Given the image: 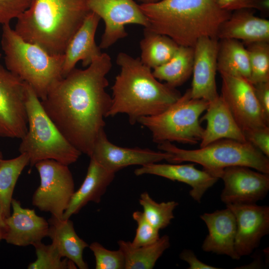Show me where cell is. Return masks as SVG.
<instances>
[{"label": "cell", "instance_id": "3", "mask_svg": "<svg viewBox=\"0 0 269 269\" xmlns=\"http://www.w3.org/2000/svg\"><path fill=\"white\" fill-rule=\"evenodd\" d=\"M116 62L121 71L112 88V103L108 116L126 114L134 125L141 118L164 112L182 95L175 88L160 82L139 58L120 52Z\"/></svg>", "mask_w": 269, "mask_h": 269}, {"label": "cell", "instance_id": "12", "mask_svg": "<svg viewBox=\"0 0 269 269\" xmlns=\"http://www.w3.org/2000/svg\"><path fill=\"white\" fill-rule=\"evenodd\" d=\"M220 75V96L242 131L269 126L263 116L253 85L244 78L225 74Z\"/></svg>", "mask_w": 269, "mask_h": 269}, {"label": "cell", "instance_id": "18", "mask_svg": "<svg viewBox=\"0 0 269 269\" xmlns=\"http://www.w3.org/2000/svg\"><path fill=\"white\" fill-rule=\"evenodd\" d=\"M194 166L195 163L192 162L185 164L152 163L141 166L135 169L134 173L137 176L155 175L186 183L192 188L189 192L190 196L200 203L205 192L219 178L204 169L199 170Z\"/></svg>", "mask_w": 269, "mask_h": 269}, {"label": "cell", "instance_id": "24", "mask_svg": "<svg viewBox=\"0 0 269 269\" xmlns=\"http://www.w3.org/2000/svg\"><path fill=\"white\" fill-rule=\"evenodd\" d=\"M48 221V237L60 256L72 261L79 269H88L83 254L89 245L77 234L73 222L70 218L58 219L52 216Z\"/></svg>", "mask_w": 269, "mask_h": 269}, {"label": "cell", "instance_id": "7", "mask_svg": "<svg viewBox=\"0 0 269 269\" xmlns=\"http://www.w3.org/2000/svg\"><path fill=\"white\" fill-rule=\"evenodd\" d=\"M158 148L170 154L171 163L190 162L198 163L203 169L218 177L226 167L241 165L269 174V157L248 141L221 139L199 149H185L166 141Z\"/></svg>", "mask_w": 269, "mask_h": 269}, {"label": "cell", "instance_id": "35", "mask_svg": "<svg viewBox=\"0 0 269 269\" xmlns=\"http://www.w3.org/2000/svg\"><path fill=\"white\" fill-rule=\"evenodd\" d=\"M32 0H0V24L9 23L30 5Z\"/></svg>", "mask_w": 269, "mask_h": 269}, {"label": "cell", "instance_id": "22", "mask_svg": "<svg viewBox=\"0 0 269 269\" xmlns=\"http://www.w3.org/2000/svg\"><path fill=\"white\" fill-rule=\"evenodd\" d=\"M206 113L200 122L206 121L200 147L221 139L247 141L222 97L209 102Z\"/></svg>", "mask_w": 269, "mask_h": 269}, {"label": "cell", "instance_id": "41", "mask_svg": "<svg viewBox=\"0 0 269 269\" xmlns=\"http://www.w3.org/2000/svg\"><path fill=\"white\" fill-rule=\"evenodd\" d=\"M140 2L141 4H148L158 2L161 0H137Z\"/></svg>", "mask_w": 269, "mask_h": 269}, {"label": "cell", "instance_id": "16", "mask_svg": "<svg viewBox=\"0 0 269 269\" xmlns=\"http://www.w3.org/2000/svg\"><path fill=\"white\" fill-rule=\"evenodd\" d=\"M219 39L209 37L199 38L194 48L192 98L211 102L219 95L216 75Z\"/></svg>", "mask_w": 269, "mask_h": 269}, {"label": "cell", "instance_id": "31", "mask_svg": "<svg viewBox=\"0 0 269 269\" xmlns=\"http://www.w3.org/2000/svg\"><path fill=\"white\" fill-rule=\"evenodd\" d=\"M250 82L252 84L269 81V42L259 41L247 45Z\"/></svg>", "mask_w": 269, "mask_h": 269}, {"label": "cell", "instance_id": "42", "mask_svg": "<svg viewBox=\"0 0 269 269\" xmlns=\"http://www.w3.org/2000/svg\"><path fill=\"white\" fill-rule=\"evenodd\" d=\"M3 159V155H2V153L1 151V150H0V162H1V161Z\"/></svg>", "mask_w": 269, "mask_h": 269}, {"label": "cell", "instance_id": "8", "mask_svg": "<svg viewBox=\"0 0 269 269\" xmlns=\"http://www.w3.org/2000/svg\"><path fill=\"white\" fill-rule=\"evenodd\" d=\"M208 105L204 99L192 98L188 89L164 112L141 118L137 122L150 131L153 141L158 144L176 141L195 144L201 140L204 130L199 117Z\"/></svg>", "mask_w": 269, "mask_h": 269}, {"label": "cell", "instance_id": "6", "mask_svg": "<svg viewBox=\"0 0 269 269\" xmlns=\"http://www.w3.org/2000/svg\"><path fill=\"white\" fill-rule=\"evenodd\" d=\"M25 84L28 127L21 139L19 153L28 155L31 167L46 159L68 166L75 163L82 153L61 134L44 111L32 88Z\"/></svg>", "mask_w": 269, "mask_h": 269}, {"label": "cell", "instance_id": "9", "mask_svg": "<svg viewBox=\"0 0 269 269\" xmlns=\"http://www.w3.org/2000/svg\"><path fill=\"white\" fill-rule=\"evenodd\" d=\"M40 185L34 192L32 205L42 212L62 219L75 192V183L68 165L53 159L35 164Z\"/></svg>", "mask_w": 269, "mask_h": 269}, {"label": "cell", "instance_id": "39", "mask_svg": "<svg viewBox=\"0 0 269 269\" xmlns=\"http://www.w3.org/2000/svg\"><path fill=\"white\" fill-rule=\"evenodd\" d=\"M179 258L189 264L188 269H219L218 268L208 265L200 261L191 250H183L179 255Z\"/></svg>", "mask_w": 269, "mask_h": 269}, {"label": "cell", "instance_id": "29", "mask_svg": "<svg viewBox=\"0 0 269 269\" xmlns=\"http://www.w3.org/2000/svg\"><path fill=\"white\" fill-rule=\"evenodd\" d=\"M29 164L26 153L0 162V211L5 218L10 214L11 202L16 183L24 168Z\"/></svg>", "mask_w": 269, "mask_h": 269}, {"label": "cell", "instance_id": "37", "mask_svg": "<svg viewBox=\"0 0 269 269\" xmlns=\"http://www.w3.org/2000/svg\"><path fill=\"white\" fill-rule=\"evenodd\" d=\"M243 133L247 141L269 157V126L250 129Z\"/></svg>", "mask_w": 269, "mask_h": 269}, {"label": "cell", "instance_id": "27", "mask_svg": "<svg viewBox=\"0 0 269 269\" xmlns=\"http://www.w3.org/2000/svg\"><path fill=\"white\" fill-rule=\"evenodd\" d=\"M193 60V47L179 46L174 56L165 64L154 68L152 74L157 80L164 81L176 88L192 74Z\"/></svg>", "mask_w": 269, "mask_h": 269}, {"label": "cell", "instance_id": "33", "mask_svg": "<svg viewBox=\"0 0 269 269\" xmlns=\"http://www.w3.org/2000/svg\"><path fill=\"white\" fill-rule=\"evenodd\" d=\"M89 247L95 257L96 269H125V259L120 249L109 250L97 242Z\"/></svg>", "mask_w": 269, "mask_h": 269}, {"label": "cell", "instance_id": "28", "mask_svg": "<svg viewBox=\"0 0 269 269\" xmlns=\"http://www.w3.org/2000/svg\"><path fill=\"white\" fill-rule=\"evenodd\" d=\"M119 249L125 259V269H152L164 251L170 247L169 237L165 235L154 243L134 247L131 242L120 240Z\"/></svg>", "mask_w": 269, "mask_h": 269}, {"label": "cell", "instance_id": "11", "mask_svg": "<svg viewBox=\"0 0 269 269\" xmlns=\"http://www.w3.org/2000/svg\"><path fill=\"white\" fill-rule=\"evenodd\" d=\"M91 11L103 19L104 32L99 47L106 49L119 40L126 37L128 33L125 26L129 24L148 27L146 17L139 5L134 0H87Z\"/></svg>", "mask_w": 269, "mask_h": 269}, {"label": "cell", "instance_id": "30", "mask_svg": "<svg viewBox=\"0 0 269 269\" xmlns=\"http://www.w3.org/2000/svg\"><path fill=\"white\" fill-rule=\"evenodd\" d=\"M139 204L143 208V213L147 221L158 230L167 227L174 218L173 211L178 205L174 201L157 203L147 192L140 194Z\"/></svg>", "mask_w": 269, "mask_h": 269}, {"label": "cell", "instance_id": "34", "mask_svg": "<svg viewBox=\"0 0 269 269\" xmlns=\"http://www.w3.org/2000/svg\"><path fill=\"white\" fill-rule=\"evenodd\" d=\"M133 218L137 223L136 233L131 244L134 247L147 246L156 242L160 238L159 231L146 219L141 211L133 212Z\"/></svg>", "mask_w": 269, "mask_h": 269}, {"label": "cell", "instance_id": "26", "mask_svg": "<svg viewBox=\"0 0 269 269\" xmlns=\"http://www.w3.org/2000/svg\"><path fill=\"white\" fill-rule=\"evenodd\" d=\"M140 41V60L147 67L155 68L168 62L175 54L179 46L168 36L144 29Z\"/></svg>", "mask_w": 269, "mask_h": 269}, {"label": "cell", "instance_id": "5", "mask_svg": "<svg viewBox=\"0 0 269 269\" xmlns=\"http://www.w3.org/2000/svg\"><path fill=\"white\" fill-rule=\"evenodd\" d=\"M5 68L28 84L40 100L63 78V54L52 55L25 41L9 25H2L1 39Z\"/></svg>", "mask_w": 269, "mask_h": 269}, {"label": "cell", "instance_id": "15", "mask_svg": "<svg viewBox=\"0 0 269 269\" xmlns=\"http://www.w3.org/2000/svg\"><path fill=\"white\" fill-rule=\"evenodd\" d=\"M226 205L236 220V251L240 257L249 256L269 233V207L256 203Z\"/></svg>", "mask_w": 269, "mask_h": 269}, {"label": "cell", "instance_id": "4", "mask_svg": "<svg viewBox=\"0 0 269 269\" xmlns=\"http://www.w3.org/2000/svg\"><path fill=\"white\" fill-rule=\"evenodd\" d=\"M90 12L87 0H32L16 18L14 29L50 54L62 55Z\"/></svg>", "mask_w": 269, "mask_h": 269}, {"label": "cell", "instance_id": "20", "mask_svg": "<svg viewBox=\"0 0 269 269\" xmlns=\"http://www.w3.org/2000/svg\"><path fill=\"white\" fill-rule=\"evenodd\" d=\"M207 226L208 234L202 245L206 252L226 255L233 260H240L235 248L236 220L228 207L200 216Z\"/></svg>", "mask_w": 269, "mask_h": 269}, {"label": "cell", "instance_id": "36", "mask_svg": "<svg viewBox=\"0 0 269 269\" xmlns=\"http://www.w3.org/2000/svg\"><path fill=\"white\" fill-rule=\"evenodd\" d=\"M218 1L221 8L230 11L249 9L267 13L269 10V0H218Z\"/></svg>", "mask_w": 269, "mask_h": 269}, {"label": "cell", "instance_id": "14", "mask_svg": "<svg viewBox=\"0 0 269 269\" xmlns=\"http://www.w3.org/2000/svg\"><path fill=\"white\" fill-rule=\"evenodd\" d=\"M170 154L163 151L148 148L123 147L112 143L104 130L100 132L90 156L109 171L116 173L133 165L142 166L167 160Z\"/></svg>", "mask_w": 269, "mask_h": 269}, {"label": "cell", "instance_id": "2", "mask_svg": "<svg viewBox=\"0 0 269 269\" xmlns=\"http://www.w3.org/2000/svg\"><path fill=\"white\" fill-rule=\"evenodd\" d=\"M139 5L148 22L145 28L191 47L201 37L218 39L221 25L232 12L221 8L218 0H161Z\"/></svg>", "mask_w": 269, "mask_h": 269}, {"label": "cell", "instance_id": "19", "mask_svg": "<svg viewBox=\"0 0 269 269\" xmlns=\"http://www.w3.org/2000/svg\"><path fill=\"white\" fill-rule=\"evenodd\" d=\"M100 17L91 11L68 43L63 53L62 77L75 68L80 61L83 67H88L102 54L95 40V33Z\"/></svg>", "mask_w": 269, "mask_h": 269}, {"label": "cell", "instance_id": "43", "mask_svg": "<svg viewBox=\"0 0 269 269\" xmlns=\"http://www.w3.org/2000/svg\"><path fill=\"white\" fill-rule=\"evenodd\" d=\"M1 54L0 53V57H1Z\"/></svg>", "mask_w": 269, "mask_h": 269}, {"label": "cell", "instance_id": "21", "mask_svg": "<svg viewBox=\"0 0 269 269\" xmlns=\"http://www.w3.org/2000/svg\"><path fill=\"white\" fill-rule=\"evenodd\" d=\"M252 10L241 9L232 11L230 17L221 25L218 39H236L245 45L269 42V20L256 16Z\"/></svg>", "mask_w": 269, "mask_h": 269}, {"label": "cell", "instance_id": "40", "mask_svg": "<svg viewBox=\"0 0 269 269\" xmlns=\"http://www.w3.org/2000/svg\"><path fill=\"white\" fill-rule=\"evenodd\" d=\"M4 218L1 212L0 211V243L3 240L4 229Z\"/></svg>", "mask_w": 269, "mask_h": 269}, {"label": "cell", "instance_id": "13", "mask_svg": "<svg viewBox=\"0 0 269 269\" xmlns=\"http://www.w3.org/2000/svg\"><path fill=\"white\" fill-rule=\"evenodd\" d=\"M220 178L224 183L220 198L226 205L256 203L263 200L269 190V174L245 166L226 167Z\"/></svg>", "mask_w": 269, "mask_h": 269}, {"label": "cell", "instance_id": "25", "mask_svg": "<svg viewBox=\"0 0 269 269\" xmlns=\"http://www.w3.org/2000/svg\"><path fill=\"white\" fill-rule=\"evenodd\" d=\"M219 40L217 71L220 74L245 78L250 81V66L246 48L234 39Z\"/></svg>", "mask_w": 269, "mask_h": 269}, {"label": "cell", "instance_id": "17", "mask_svg": "<svg viewBox=\"0 0 269 269\" xmlns=\"http://www.w3.org/2000/svg\"><path fill=\"white\" fill-rule=\"evenodd\" d=\"M12 214L4 218L3 240L9 244L26 247L41 242L48 237L49 223L36 214L34 209L21 206L19 201L12 198Z\"/></svg>", "mask_w": 269, "mask_h": 269}, {"label": "cell", "instance_id": "10", "mask_svg": "<svg viewBox=\"0 0 269 269\" xmlns=\"http://www.w3.org/2000/svg\"><path fill=\"white\" fill-rule=\"evenodd\" d=\"M26 84L0 64V137L21 139L27 131Z\"/></svg>", "mask_w": 269, "mask_h": 269}, {"label": "cell", "instance_id": "1", "mask_svg": "<svg viewBox=\"0 0 269 269\" xmlns=\"http://www.w3.org/2000/svg\"><path fill=\"white\" fill-rule=\"evenodd\" d=\"M112 66L111 58L103 53L85 69L75 68L56 81L40 100L61 134L89 157L112 106V98L106 91Z\"/></svg>", "mask_w": 269, "mask_h": 269}, {"label": "cell", "instance_id": "32", "mask_svg": "<svg viewBox=\"0 0 269 269\" xmlns=\"http://www.w3.org/2000/svg\"><path fill=\"white\" fill-rule=\"evenodd\" d=\"M35 249L36 259L27 266L28 269H74L76 265L66 258L62 259L56 248L51 244L45 245L41 242L33 245Z\"/></svg>", "mask_w": 269, "mask_h": 269}, {"label": "cell", "instance_id": "23", "mask_svg": "<svg viewBox=\"0 0 269 269\" xmlns=\"http://www.w3.org/2000/svg\"><path fill=\"white\" fill-rule=\"evenodd\" d=\"M115 176V173L90 158L86 177L79 188L73 193L62 219H69L78 214L89 202L100 203Z\"/></svg>", "mask_w": 269, "mask_h": 269}, {"label": "cell", "instance_id": "38", "mask_svg": "<svg viewBox=\"0 0 269 269\" xmlns=\"http://www.w3.org/2000/svg\"><path fill=\"white\" fill-rule=\"evenodd\" d=\"M253 85L263 116L269 125V81Z\"/></svg>", "mask_w": 269, "mask_h": 269}]
</instances>
